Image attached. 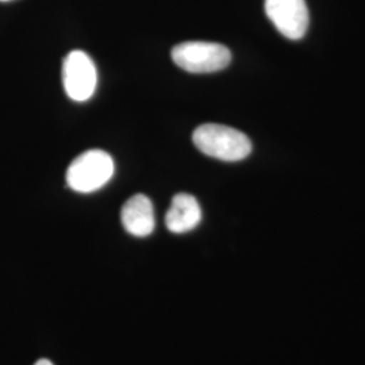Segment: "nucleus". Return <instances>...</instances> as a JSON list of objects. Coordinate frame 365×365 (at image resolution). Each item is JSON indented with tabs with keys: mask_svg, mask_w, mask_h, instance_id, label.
<instances>
[{
	"mask_svg": "<svg viewBox=\"0 0 365 365\" xmlns=\"http://www.w3.org/2000/svg\"><path fill=\"white\" fill-rule=\"evenodd\" d=\"M192 141L202 153L227 163L241 161L252 152V143L244 133L218 123L200 125Z\"/></svg>",
	"mask_w": 365,
	"mask_h": 365,
	"instance_id": "1",
	"label": "nucleus"
},
{
	"mask_svg": "<svg viewBox=\"0 0 365 365\" xmlns=\"http://www.w3.org/2000/svg\"><path fill=\"white\" fill-rule=\"evenodd\" d=\"M113 157L105 150L92 149L76 157L66 170V184L71 190L90 194L105 187L114 175Z\"/></svg>",
	"mask_w": 365,
	"mask_h": 365,
	"instance_id": "2",
	"label": "nucleus"
},
{
	"mask_svg": "<svg viewBox=\"0 0 365 365\" xmlns=\"http://www.w3.org/2000/svg\"><path fill=\"white\" fill-rule=\"evenodd\" d=\"M176 66L191 73H211L225 69L232 61V53L221 43L190 41L172 49Z\"/></svg>",
	"mask_w": 365,
	"mask_h": 365,
	"instance_id": "3",
	"label": "nucleus"
},
{
	"mask_svg": "<svg viewBox=\"0 0 365 365\" xmlns=\"http://www.w3.org/2000/svg\"><path fill=\"white\" fill-rule=\"evenodd\" d=\"M63 83L66 95L75 102H86L96 88V68L87 53L73 51L63 63Z\"/></svg>",
	"mask_w": 365,
	"mask_h": 365,
	"instance_id": "4",
	"label": "nucleus"
},
{
	"mask_svg": "<svg viewBox=\"0 0 365 365\" xmlns=\"http://www.w3.org/2000/svg\"><path fill=\"white\" fill-rule=\"evenodd\" d=\"M265 13L286 38H303L309 29L306 0H265Z\"/></svg>",
	"mask_w": 365,
	"mask_h": 365,
	"instance_id": "5",
	"label": "nucleus"
},
{
	"mask_svg": "<svg viewBox=\"0 0 365 365\" xmlns=\"http://www.w3.org/2000/svg\"><path fill=\"white\" fill-rule=\"evenodd\" d=\"M120 218L126 232L135 237L152 235L156 226L153 205L150 199L143 194L131 196L123 205Z\"/></svg>",
	"mask_w": 365,
	"mask_h": 365,
	"instance_id": "6",
	"label": "nucleus"
},
{
	"mask_svg": "<svg viewBox=\"0 0 365 365\" xmlns=\"http://www.w3.org/2000/svg\"><path fill=\"white\" fill-rule=\"evenodd\" d=\"M202 221V210L195 197L190 194L173 196L165 215V225L170 233L182 235L194 230Z\"/></svg>",
	"mask_w": 365,
	"mask_h": 365,
	"instance_id": "7",
	"label": "nucleus"
},
{
	"mask_svg": "<svg viewBox=\"0 0 365 365\" xmlns=\"http://www.w3.org/2000/svg\"><path fill=\"white\" fill-rule=\"evenodd\" d=\"M34 365H53L49 360H46V359H42V360H38L37 363Z\"/></svg>",
	"mask_w": 365,
	"mask_h": 365,
	"instance_id": "8",
	"label": "nucleus"
},
{
	"mask_svg": "<svg viewBox=\"0 0 365 365\" xmlns=\"http://www.w3.org/2000/svg\"><path fill=\"white\" fill-rule=\"evenodd\" d=\"M0 1H10V0H0Z\"/></svg>",
	"mask_w": 365,
	"mask_h": 365,
	"instance_id": "9",
	"label": "nucleus"
}]
</instances>
